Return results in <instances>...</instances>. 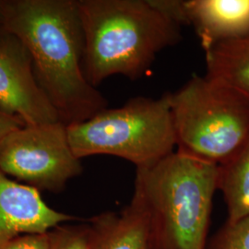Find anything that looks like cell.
<instances>
[{
  "label": "cell",
  "instance_id": "cell-4",
  "mask_svg": "<svg viewBox=\"0 0 249 249\" xmlns=\"http://www.w3.org/2000/svg\"><path fill=\"white\" fill-rule=\"evenodd\" d=\"M79 158L111 155L149 168L174 152L177 137L169 93L160 98L135 97L118 108H106L86 121L68 125Z\"/></svg>",
  "mask_w": 249,
  "mask_h": 249
},
{
  "label": "cell",
  "instance_id": "cell-5",
  "mask_svg": "<svg viewBox=\"0 0 249 249\" xmlns=\"http://www.w3.org/2000/svg\"><path fill=\"white\" fill-rule=\"evenodd\" d=\"M178 151L218 165L249 141V100L209 76L194 74L169 92Z\"/></svg>",
  "mask_w": 249,
  "mask_h": 249
},
{
  "label": "cell",
  "instance_id": "cell-12",
  "mask_svg": "<svg viewBox=\"0 0 249 249\" xmlns=\"http://www.w3.org/2000/svg\"><path fill=\"white\" fill-rule=\"evenodd\" d=\"M218 189L227 206V223L249 216V141L230 160L219 165Z\"/></svg>",
  "mask_w": 249,
  "mask_h": 249
},
{
  "label": "cell",
  "instance_id": "cell-13",
  "mask_svg": "<svg viewBox=\"0 0 249 249\" xmlns=\"http://www.w3.org/2000/svg\"><path fill=\"white\" fill-rule=\"evenodd\" d=\"M49 249H97L98 231L89 219L86 224L57 225L48 231Z\"/></svg>",
  "mask_w": 249,
  "mask_h": 249
},
{
  "label": "cell",
  "instance_id": "cell-2",
  "mask_svg": "<svg viewBox=\"0 0 249 249\" xmlns=\"http://www.w3.org/2000/svg\"><path fill=\"white\" fill-rule=\"evenodd\" d=\"M84 36L82 71L96 87L111 76L138 80L181 40V25L155 0H77Z\"/></svg>",
  "mask_w": 249,
  "mask_h": 249
},
{
  "label": "cell",
  "instance_id": "cell-6",
  "mask_svg": "<svg viewBox=\"0 0 249 249\" xmlns=\"http://www.w3.org/2000/svg\"><path fill=\"white\" fill-rule=\"evenodd\" d=\"M72 151L68 125H24L0 141V169L37 190L58 193L80 176L82 164Z\"/></svg>",
  "mask_w": 249,
  "mask_h": 249
},
{
  "label": "cell",
  "instance_id": "cell-17",
  "mask_svg": "<svg viewBox=\"0 0 249 249\" xmlns=\"http://www.w3.org/2000/svg\"><path fill=\"white\" fill-rule=\"evenodd\" d=\"M5 33H6V30L4 29V26H3V24H2L1 16H0V40H1V38L3 37V36L5 35Z\"/></svg>",
  "mask_w": 249,
  "mask_h": 249
},
{
  "label": "cell",
  "instance_id": "cell-8",
  "mask_svg": "<svg viewBox=\"0 0 249 249\" xmlns=\"http://www.w3.org/2000/svg\"><path fill=\"white\" fill-rule=\"evenodd\" d=\"M75 220L45 203L39 190L8 177L0 169V249L28 233H45Z\"/></svg>",
  "mask_w": 249,
  "mask_h": 249
},
{
  "label": "cell",
  "instance_id": "cell-16",
  "mask_svg": "<svg viewBox=\"0 0 249 249\" xmlns=\"http://www.w3.org/2000/svg\"><path fill=\"white\" fill-rule=\"evenodd\" d=\"M24 125V122L18 116H9L0 111V141L7 134Z\"/></svg>",
  "mask_w": 249,
  "mask_h": 249
},
{
  "label": "cell",
  "instance_id": "cell-11",
  "mask_svg": "<svg viewBox=\"0 0 249 249\" xmlns=\"http://www.w3.org/2000/svg\"><path fill=\"white\" fill-rule=\"evenodd\" d=\"M207 76L249 100V36L219 43L205 52Z\"/></svg>",
  "mask_w": 249,
  "mask_h": 249
},
{
  "label": "cell",
  "instance_id": "cell-9",
  "mask_svg": "<svg viewBox=\"0 0 249 249\" xmlns=\"http://www.w3.org/2000/svg\"><path fill=\"white\" fill-rule=\"evenodd\" d=\"M178 7V22L194 28L205 52L249 36V0H179Z\"/></svg>",
  "mask_w": 249,
  "mask_h": 249
},
{
  "label": "cell",
  "instance_id": "cell-15",
  "mask_svg": "<svg viewBox=\"0 0 249 249\" xmlns=\"http://www.w3.org/2000/svg\"><path fill=\"white\" fill-rule=\"evenodd\" d=\"M0 249H49L48 232L19 235Z\"/></svg>",
  "mask_w": 249,
  "mask_h": 249
},
{
  "label": "cell",
  "instance_id": "cell-10",
  "mask_svg": "<svg viewBox=\"0 0 249 249\" xmlns=\"http://www.w3.org/2000/svg\"><path fill=\"white\" fill-rule=\"evenodd\" d=\"M90 220L98 231L97 249H154L147 215L136 194L120 213H105Z\"/></svg>",
  "mask_w": 249,
  "mask_h": 249
},
{
  "label": "cell",
  "instance_id": "cell-14",
  "mask_svg": "<svg viewBox=\"0 0 249 249\" xmlns=\"http://www.w3.org/2000/svg\"><path fill=\"white\" fill-rule=\"evenodd\" d=\"M213 249H249V216L227 223L217 236Z\"/></svg>",
  "mask_w": 249,
  "mask_h": 249
},
{
  "label": "cell",
  "instance_id": "cell-1",
  "mask_svg": "<svg viewBox=\"0 0 249 249\" xmlns=\"http://www.w3.org/2000/svg\"><path fill=\"white\" fill-rule=\"evenodd\" d=\"M4 29L31 54L40 87L67 125L107 108L82 71L84 36L77 0H0Z\"/></svg>",
  "mask_w": 249,
  "mask_h": 249
},
{
  "label": "cell",
  "instance_id": "cell-3",
  "mask_svg": "<svg viewBox=\"0 0 249 249\" xmlns=\"http://www.w3.org/2000/svg\"><path fill=\"white\" fill-rule=\"evenodd\" d=\"M219 165L174 151L137 169L134 194L147 215L154 249H205Z\"/></svg>",
  "mask_w": 249,
  "mask_h": 249
},
{
  "label": "cell",
  "instance_id": "cell-7",
  "mask_svg": "<svg viewBox=\"0 0 249 249\" xmlns=\"http://www.w3.org/2000/svg\"><path fill=\"white\" fill-rule=\"evenodd\" d=\"M0 111L18 116L25 125L60 121L57 111L37 82L26 46L7 31L0 40Z\"/></svg>",
  "mask_w": 249,
  "mask_h": 249
}]
</instances>
